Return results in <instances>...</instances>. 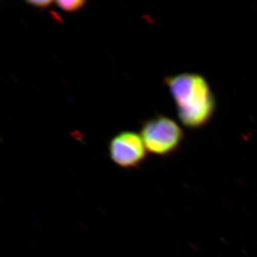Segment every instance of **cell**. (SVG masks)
Returning <instances> with one entry per match:
<instances>
[{
  "mask_svg": "<svg viewBox=\"0 0 257 257\" xmlns=\"http://www.w3.org/2000/svg\"><path fill=\"white\" fill-rule=\"evenodd\" d=\"M164 84L173 99L177 116L184 127L199 130L212 120L217 101L210 84L202 74L183 72L166 76Z\"/></svg>",
  "mask_w": 257,
  "mask_h": 257,
  "instance_id": "cell-1",
  "label": "cell"
},
{
  "mask_svg": "<svg viewBox=\"0 0 257 257\" xmlns=\"http://www.w3.org/2000/svg\"><path fill=\"white\" fill-rule=\"evenodd\" d=\"M140 135L148 153L160 157L174 155L186 138L183 128L175 119L160 114L143 121Z\"/></svg>",
  "mask_w": 257,
  "mask_h": 257,
  "instance_id": "cell-2",
  "label": "cell"
},
{
  "mask_svg": "<svg viewBox=\"0 0 257 257\" xmlns=\"http://www.w3.org/2000/svg\"><path fill=\"white\" fill-rule=\"evenodd\" d=\"M110 160L123 169L138 168L146 160V147L140 134L121 132L114 135L108 144Z\"/></svg>",
  "mask_w": 257,
  "mask_h": 257,
  "instance_id": "cell-3",
  "label": "cell"
},
{
  "mask_svg": "<svg viewBox=\"0 0 257 257\" xmlns=\"http://www.w3.org/2000/svg\"><path fill=\"white\" fill-rule=\"evenodd\" d=\"M55 4L65 13H74L84 9L87 4V2L84 0H73V1L60 0V1L55 2Z\"/></svg>",
  "mask_w": 257,
  "mask_h": 257,
  "instance_id": "cell-4",
  "label": "cell"
},
{
  "mask_svg": "<svg viewBox=\"0 0 257 257\" xmlns=\"http://www.w3.org/2000/svg\"><path fill=\"white\" fill-rule=\"evenodd\" d=\"M27 4L29 6L34 7L37 9L44 10L50 8L55 2L50 1V0H41V1H27Z\"/></svg>",
  "mask_w": 257,
  "mask_h": 257,
  "instance_id": "cell-5",
  "label": "cell"
}]
</instances>
